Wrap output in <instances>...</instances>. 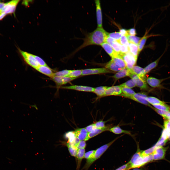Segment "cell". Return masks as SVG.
<instances>
[{
    "mask_svg": "<svg viewBox=\"0 0 170 170\" xmlns=\"http://www.w3.org/2000/svg\"><path fill=\"white\" fill-rule=\"evenodd\" d=\"M108 33L103 28L97 27L93 31L86 34L83 39V42L74 53L87 46L92 45H101L105 42Z\"/></svg>",
    "mask_w": 170,
    "mask_h": 170,
    "instance_id": "obj_1",
    "label": "cell"
},
{
    "mask_svg": "<svg viewBox=\"0 0 170 170\" xmlns=\"http://www.w3.org/2000/svg\"><path fill=\"white\" fill-rule=\"evenodd\" d=\"M122 136H123V135L116 138L111 142L101 146L95 150L93 158L91 160L87 161L84 168L87 169L93 162L101 156L107 149L116 140Z\"/></svg>",
    "mask_w": 170,
    "mask_h": 170,
    "instance_id": "obj_2",
    "label": "cell"
},
{
    "mask_svg": "<svg viewBox=\"0 0 170 170\" xmlns=\"http://www.w3.org/2000/svg\"><path fill=\"white\" fill-rule=\"evenodd\" d=\"M119 95L132 99L141 104L149 106L151 108L152 107L146 100V98L147 97L145 93H135L134 94L132 95H128L122 94Z\"/></svg>",
    "mask_w": 170,
    "mask_h": 170,
    "instance_id": "obj_3",
    "label": "cell"
},
{
    "mask_svg": "<svg viewBox=\"0 0 170 170\" xmlns=\"http://www.w3.org/2000/svg\"><path fill=\"white\" fill-rule=\"evenodd\" d=\"M18 50L24 60L28 64L35 69L39 66L33 54L23 51L19 48H18Z\"/></svg>",
    "mask_w": 170,
    "mask_h": 170,
    "instance_id": "obj_4",
    "label": "cell"
},
{
    "mask_svg": "<svg viewBox=\"0 0 170 170\" xmlns=\"http://www.w3.org/2000/svg\"><path fill=\"white\" fill-rule=\"evenodd\" d=\"M124 61L126 68L129 71H131L136 64L137 59L129 52L125 54H120L119 55Z\"/></svg>",
    "mask_w": 170,
    "mask_h": 170,
    "instance_id": "obj_5",
    "label": "cell"
},
{
    "mask_svg": "<svg viewBox=\"0 0 170 170\" xmlns=\"http://www.w3.org/2000/svg\"><path fill=\"white\" fill-rule=\"evenodd\" d=\"M153 160V153L144 156L141 155L131 165V168L140 167Z\"/></svg>",
    "mask_w": 170,
    "mask_h": 170,
    "instance_id": "obj_6",
    "label": "cell"
},
{
    "mask_svg": "<svg viewBox=\"0 0 170 170\" xmlns=\"http://www.w3.org/2000/svg\"><path fill=\"white\" fill-rule=\"evenodd\" d=\"M20 0H13L5 3L2 9V13L6 15L14 14L17 6L20 1Z\"/></svg>",
    "mask_w": 170,
    "mask_h": 170,
    "instance_id": "obj_7",
    "label": "cell"
},
{
    "mask_svg": "<svg viewBox=\"0 0 170 170\" xmlns=\"http://www.w3.org/2000/svg\"><path fill=\"white\" fill-rule=\"evenodd\" d=\"M128 76L133 80L136 85L140 89L145 90L148 89V86L144 79L139 76L132 71H129Z\"/></svg>",
    "mask_w": 170,
    "mask_h": 170,
    "instance_id": "obj_8",
    "label": "cell"
},
{
    "mask_svg": "<svg viewBox=\"0 0 170 170\" xmlns=\"http://www.w3.org/2000/svg\"><path fill=\"white\" fill-rule=\"evenodd\" d=\"M112 72L106 68L87 69L82 70V76L106 73Z\"/></svg>",
    "mask_w": 170,
    "mask_h": 170,
    "instance_id": "obj_9",
    "label": "cell"
},
{
    "mask_svg": "<svg viewBox=\"0 0 170 170\" xmlns=\"http://www.w3.org/2000/svg\"><path fill=\"white\" fill-rule=\"evenodd\" d=\"M94 1L96 6L97 27L102 28V15L100 1L99 0H96Z\"/></svg>",
    "mask_w": 170,
    "mask_h": 170,
    "instance_id": "obj_10",
    "label": "cell"
},
{
    "mask_svg": "<svg viewBox=\"0 0 170 170\" xmlns=\"http://www.w3.org/2000/svg\"><path fill=\"white\" fill-rule=\"evenodd\" d=\"M59 88L62 85L66 84L76 79L67 76H54L52 78Z\"/></svg>",
    "mask_w": 170,
    "mask_h": 170,
    "instance_id": "obj_11",
    "label": "cell"
},
{
    "mask_svg": "<svg viewBox=\"0 0 170 170\" xmlns=\"http://www.w3.org/2000/svg\"><path fill=\"white\" fill-rule=\"evenodd\" d=\"M61 87V88L63 89H72L80 91L93 92L94 91L95 88L89 86L76 85Z\"/></svg>",
    "mask_w": 170,
    "mask_h": 170,
    "instance_id": "obj_12",
    "label": "cell"
},
{
    "mask_svg": "<svg viewBox=\"0 0 170 170\" xmlns=\"http://www.w3.org/2000/svg\"><path fill=\"white\" fill-rule=\"evenodd\" d=\"M167 149V148L162 146L156 147L153 153L154 160H157L164 158Z\"/></svg>",
    "mask_w": 170,
    "mask_h": 170,
    "instance_id": "obj_13",
    "label": "cell"
},
{
    "mask_svg": "<svg viewBox=\"0 0 170 170\" xmlns=\"http://www.w3.org/2000/svg\"><path fill=\"white\" fill-rule=\"evenodd\" d=\"M169 77L162 79H158L155 78L150 77L147 78L146 82L147 83L152 87L159 88L161 87V84L165 80L168 79Z\"/></svg>",
    "mask_w": 170,
    "mask_h": 170,
    "instance_id": "obj_14",
    "label": "cell"
},
{
    "mask_svg": "<svg viewBox=\"0 0 170 170\" xmlns=\"http://www.w3.org/2000/svg\"><path fill=\"white\" fill-rule=\"evenodd\" d=\"M122 92L121 87L119 85L108 87L106 91L104 97L112 95H119Z\"/></svg>",
    "mask_w": 170,
    "mask_h": 170,
    "instance_id": "obj_15",
    "label": "cell"
},
{
    "mask_svg": "<svg viewBox=\"0 0 170 170\" xmlns=\"http://www.w3.org/2000/svg\"><path fill=\"white\" fill-rule=\"evenodd\" d=\"M74 134L76 137L80 140H87V139L88 133L85 128H81L76 129Z\"/></svg>",
    "mask_w": 170,
    "mask_h": 170,
    "instance_id": "obj_16",
    "label": "cell"
},
{
    "mask_svg": "<svg viewBox=\"0 0 170 170\" xmlns=\"http://www.w3.org/2000/svg\"><path fill=\"white\" fill-rule=\"evenodd\" d=\"M36 70L47 76L52 78L54 76V73L52 70L47 66H39Z\"/></svg>",
    "mask_w": 170,
    "mask_h": 170,
    "instance_id": "obj_17",
    "label": "cell"
},
{
    "mask_svg": "<svg viewBox=\"0 0 170 170\" xmlns=\"http://www.w3.org/2000/svg\"><path fill=\"white\" fill-rule=\"evenodd\" d=\"M101 46L111 58L119 55L115 51L111 46L108 43L105 42Z\"/></svg>",
    "mask_w": 170,
    "mask_h": 170,
    "instance_id": "obj_18",
    "label": "cell"
},
{
    "mask_svg": "<svg viewBox=\"0 0 170 170\" xmlns=\"http://www.w3.org/2000/svg\"><path fill=\"white\" fill-rule=\"evenodd\" d=\"M110 128L109 126H107L102 128H95L92 132L88 133L87 140H88L89 139L96 136L104 131L109 130Z\"/></svg>",
    "mask_w": 170,
    "mask_h": 170,
    "instance_id": "obj_19",
    "label": "cell"
},
{
    "mask_svg": "<svg viewBox=\"0 0 170 170\" xmlns=\"http://www.w3.org/2000/svg\"><path fill=\"white\" fill-rule=\"evenodd\" d=\"M111 58L115 64L122 69L126 68V64L124 61L119 55L115 56Z\"/></svg>",
    "mask_w": 170,
    "mask_h": 170,
    "instance_id": "obj_20",
    "label": "cell"
},
{
    "mask_svg": "<svg viewBox=\"0 0 170 170\" xmlns=\"http://www.w3.org/2000/svg\"><path fill=\"white\" fill-rule=\"evenodd\" d=\"M164 53L156 60L149 64L144 69L145 75L157 66L160 60Z\"/></svg>",
    "mask_w": 170,
    "mask_h": 170,
    "instance_id": "obj_21",
    "label": "cell"
},
{
    "mask_svg": "<svg viewBox=\"0 0 170 170\" xmlns=\"http://www.w3.org/2000/svg\"><path fill=\"white\" fill-rule=\"evenodd\" d=\"M129 71L126 68H123L116 73L113 77L115 79L117 80L125 77L128 76Z\"/></svg>",
    "mask_w": 170,
    "mask_h": 170,
    "instance_id": "obj_22",
    "label": "cell"
},
{
    "mask_svg": "<svg viewBox=\"0 0 170 170\" xmlns=\"http://www.w3.org/2000/svg\"><path fill=\"white\" fill-rule=\"evenodd\" d=\"M105 67L109 70L115 72L119 71L122 69L117 65L112 60L106 64Z\"/></svg>",
    "mask_w": 170,
    "mask_h": 170,
    "instance_id": "obj_23",
    "label": "cell"
},
{
    "mask_svg": "<svg viewBox=\"0 0 170 170\" xmlns=\"http://www.w3.org/2000/svg\"><path fill=\"white\" fill-rule=\"evenodd\" d=\"M128 47L129 52L137 59L139 54L138 45L133 43H129Z\"/></svg>",
    "mask_w": 170,
    "mask_h": 170,
    "instance_id": "obj_24",
    "label": "cell"
},
{
    "mask_svg": "<svg viewBox=\"0 0 170 170\" xmlns=\"http://www.w3.org/2000/svg\"><path fill=\"white\" fill-rule=\"evenodd\" d=\"M108 87L101 86L94 88L93 92L99 97H104L106 91Z\"/></svg>",
    "mask_w": 170,
    "mask_h": 170,
    "instance_id": "obj_25",
    "label": "cell"
},
{
    "mask_svg": "<svg viewBox=\"0 0 170 170\" xmlns=\"http://www.w3.org/2000/svg\"><path fill=\"white\" fill-rule=\"evenodd\" d=\"M131 71L139 76L143 79L145 75L144 68L138 66H134Z\"/></svg>",
    "mask_w": 170,
    "mask_h": 170,
    "instance_id": "obj_26",
    "label": "cell"
},
{
    "mask_svg": "<svg viewBox=\"0 0 170 170\" xmlns=\"http://www.w3.org/2000/svg\"><path fill=\"white\" fill-rule=\"evenodd\" d=\"M109 130L116 134H119L122 133H124L129 134H131L130 132L122 129L118 126L113 127L110 128Z\"/></svg>",
    "mask_w": 170,
    "mask_h": 170,
    "instance_id": "obj_27",
    "label": "cell"
},
{
    "mask_svg": "<svg viewBox=\"0 0 170 170\" xmlns=\"http://www.w3.org/2000/svg\"><path fill=\"white\" fill-rule=\"evenodd\" d=\"M146 99L149 104L152 105L165 104L164 102L153 97H147L146 98Z\"/></svg>",
    "mask_w": 170,
    "mask_h": 170,
    "instance_id": "obj_28",
    "label": "cell"
},
{
    "mask_svg": "<svg viewBox=\"0 0 170 170\" xmlns=\"http://www.w3.org/2000/svg\"><path fill=\"white\" fill-rule=\"evenodd\" d=\"M85 152V149H79L77 150L76 157L78 161V168L79 167L81 161L84 157Z\"/></svg>",
    "mask_w": 170,
    "mask_h": 170,
    "instance_id": "obj_29",
    "label": "cell"
},
{
    "mask_svg": "<svg viewBox=\"0 0 170 170\" xmlns=\"http://www.w3.org/2000/svg\"><path fill=\"white\" fill-rule=\"evenodd\" d=\"M152 108L165 119L168 120L169 117H170V111L158 110L153 107H152Z\"/></svg>",
    "mask_w": 170,
    "mask_h": 170,
    "instance_id": "obj_30",
    "label": "cell"
},
{
    "mask_svg": "<svg viewBox=\"0 0 170 170\" xmlns=\"http://www.w3.org/2000/svg\"><path fill=\"white\" fill-rule=\"evenodd\" d=\"M82 70H71L67 77L71 78H76L82 75Z\"/></svg>",
    "mask_w": 170,
    "mask_h": 170,
    "instance_id": "obj_31",
    "label": "cell"
},
{
    "mask_svg": "<svg viewBox=\"0 0 170 170\" xmlns=\"http://www.w3.org/2000/svg\"><path fill=\"white\" fill-rule=\"evenodd\" d=\"M127 37L129 43H133L138 45L141 38L135 36L128 35Z\"/></svg>",
    "mask_w": 170,
    "mask_h": 170,
    "instance_id": "obj_32",
    "label": "cell"
},
{
    "mask_svg": "<svg viewBox=\"0 0 170 170\" xmlns=\"http://www.w3.org/2000/svg\"><path fill=\"white\" fill-rule=\"evenodd\" d=\"M136 84L132 79L130 80L119 85L121 87H125L130 88L135 87Z\"/></svg>",
    "mask_w": 170,
    "mask_h": 170,
    "instance_id": "obj_33",
    "label": "cell"
},
{
    "mask_svg": "<svg viewBox=\"0 0 170 170\" xmlns=\"http://www.w3.org/2000/svg\"><path fill=\"white\" fill-rule=\"evenodd\" d=\"M69 151L72 156L76 157L78 150L75 146H72L68 143L67 144Z\"/></svg>",
    "mask_w": 170,
    "mask_h": 170,
    "instance_id": "obj_34",
    "label": "cell"
},
{
    "mask_svg": "<svg viewBox=\"0 0 170 170\" xmlns=\"http://www.w3.org/2000/svg\"><path fill=\"white\" fill-rule=\"evenodd\" d=\"M148 37L145 36L142 38L140 40L138 45V54L142 50L145 43Z\"/></svg>",
    "mask_w": 170,
    "mask_h": 170,
    "instance_id": "obj_35",
    "label": "cell"
},
{
    "mask_svg": "<svg viewBox=\"0 0 170 170\" xmlns=\"http://www.w3.org/2000/svg\"><path fill=\"white\" fill-rule=\"evenodd\" d=\"M121 45L117 41L115 40L110 45L115 51L119 55L120 53Z\"/></svg>",
    "mask_w": 170,
    "mask_h": 170,
    "instance_id": "obj_36",
    "label": "cell"
},
{
    "mask_svg": "<svg viewBox=\"0 0 170 170\" xmlns=\"http://www.w3.org/2000/svg\"><path fill=\"white\" fill-rule=\"evenodd\" d=\"M153 105L155 108L158 110L170 111V107L165 104L154 105Z\"/></svg>",
    "mask_w": 170,
    "mask_h": 170,
    "instance_id": "obj_37",
    "label": "cell"
},
{
    "mask_svg": "<svg viewBox=\"0 0 170 170\" xmlns=\"http://www.w3.org/2000/svg\"><path fill=\"white\" fill-rule=\"evenodd\" d=\"M71 70H65L56 72L54 73V76H67Z\"/></svg>",
    "mask_w": 170,
    "mask_h": 170,
    "instance_id": "obj_38",
    "label": "cell"
},
{
    "mask_svg": "<svg viewBox=\"0 0 170 170\" xmlns=\"http://www.w3.org/2000/svg\"><path fill=\"white\" fill-rule=\"evenodd\" d=\"M122 36L119 32L109 33L108 35V36L116 41L119 40Z\"/></svg>",
    "mask_w": 170,
    "mask_h": 170,
    "instance_id": "obj_39",
    "label": "cell"
},
{
    "mask_svg": "<svg viewBox=\"0 0 170 170\" xmlns=\"http://www.w3.org/2000/svg\"><path fill=\"white\" fill-rule=\"evenodd\" d=\"M123 94L128 95H132L135 94V92L131 88L125 87H121Z\"/></svg>",
    "mask_w": 170,
    "mask_h": 170,
    "instance_id": "obj_40",
    "label": "cell"
},
{
    "mask_svg": "<svg viewBox=\"0 0 170 170\" xmlns=\"http://www.w3.org/2000/svg\"><path fill=\"white\" fill-rule=\"evenodd\" d=\"M156 148V146L154 145L148 149L142 151L141 153V156H145L153 153L155 150Z\"/></svg>",
    "mask_w": 170,
    "mask_h": 170,
    "instance_id": "obj_41",
    "label": "cell"
},
{
    "mask_svg": "<svg viewBox=\"0 0 170 170\" xmlns=\"http://www.w3.org/2000/svg\"><path fill=\"white\" fill-rule=\"evenodd\" d=\"M121 45L128 46L129 42L127 36H122L119 40L117 41Z\"/></svg>",
    "mask_w": 170,
    "mask_h": 170,
    "instance_id": "obj_42",
    "label": "cell"
},
{
    "mask_svg": "<svg viewBox=\"0 0 170 170\" xmlns=\"http://www.w3.org/2000/svg\"><path fill=\"white\" fill-rule=\"evenodd\" d=\"M95 150L89 151L85 153L84 158L87 159V160H89L92 159L94 157Z\"/></svg>",
    "mask_w": 170,
    "mask_h": 170,
    "instance_id": "obj_43",
    "label": "cell"
},
{
    "mask_svg": "<svg viewBox=\"0 0 170 170\" xmlns=\"http://www.w3.org/2000/svg\"><path fill=\"white\" fill-rule=\"evenodd\" d=\"M142 152V151L140 150H138L137 151L133 156L129 163L131 165L137 159L141 156V153Z\"/></svg>",
    "mask_w": 170,
    "mask_h": 170,
    "instance_id": "obj_44",
    "label": "cell"
},
{
    "mask_svg": "<svg viewBox=\"0 0 170 170\" xmlns=\"http://www.w3.org/2000/svg\"><path fill=\"white\" fill-rule=\"evenodd\" d=\"M33 55L39 66H47L45 62L41 58L34 55Z\"/></svg>",
    "mask_w": 170,
    "mask_h": 170,
    "instance_id": "obj_45",
    "label": "cell"
},
{
    "mask_svg": "<svg viewBox=\"0 0 170 170\" xmlns=\"http://www.w3.org/2000/svg\"><path fill=\"white\" fill-rule=\"evenodd\" d=\"M69 138V140L70 143L72 142L74 140L76 136L74 132H70L66 134Z\"/></svg>",
    "mask_w": 170,
    "mask_h": 170,
    "instance_id": "obj_46",
    "label": "cell"
},
{
    "mask_svg": "<svg viewBox=\"0 0 170 170\" xmlns=\"http://www.w3.org/2000/svg\"><path fill=\"white\" fill-rule=\"evenodd\" d=\"M86 146L85 141L80 140L79 143L76 145L75 147L77 150L79 149H85Z\"/></svg>",
    "mask_w": 170,
    "mask_h": 170,
    "instance_id": "obj_47",
    "label": "cell"
},
{
    "mask_svg": "<svg viewBox=\"0 0 170 170\" xmlns=\"http://www.w3.org/2000/svg\"><path fill=\"white\" fill-rule=\"evenodd\" d=\"M120 50V54H125L129 52L128 46L126 45H121Z\"/></svg>",
    "mask_w": 170,
    "mask_h": 170,
    "instance_id": "obj_48",
    "label": "cell"
},
{
    "mask_svg": "<svg viewBox=\"0 0 170 170\" xmlns=\"http://www.w3.org/2000/svg\"><path fill=\"white\" fill-rule=\"evenodd\" d=\"M164 125L165 129L170 133V120L167 119L165 120Z\"/></svg>",
    "mask_w": 170,
    "mask_h": 170,
    "instance_id": "obj_49",
    "label": "cell"
},
{
    "mask_svg": "<svg viewBox=\"0 0 170 170\" xmlns=\"http://www.w3.org/2000/svg\"><path fill=\"white\" fill-rule=\"evenodd\" d=\"M131 165L129 162L124 165L115 170H128L131 168Z\"/></svg>",
    "mask_w": 170,
    "mask_h": 170,
    "instance_id": "obj_50",
    "label": "cell"
},
{
    "mask_svg": "<svg viewBox=\"0 0 170 170\" xmlns=\"http://www.w3.org/2000/svg\"><path fill=\"white\" fill-rule=\"evenodd\" d=\"M105 122L103 121H99L94 124L96 128H101L104 127Z\"/></svg>",
    "mask_w": 170,
    "mask_h": 170,
    "instance_id": "obj_51",
    "label": "cell"
},
{
    "mask_svg": "<svg viewBox=\"0 0 170 170\" xmlns=\"http://www.w3.org/2000/svg\"><path fill=\"white\" fill-rule=\"evenodd\" d=\"M96 128L94 124H93L87 126L85 129L89 133L92 132Z\"/></svg>",
    "mask_w": 170,
    "mask_h": 170,
    "instance_id": "obj_52",
    "label": "cell"
},
{
    "mask_svg": "<svg viewBox=\"0 0 170 170\" xmlns=\"http://www.w3.org/2000/svg\"><path fill=\"white\" fill-rule=\"evenodd\" d=\"M128 35L132 36H135L136 34V30L134 28H132L127 30Z\"/></svg>",
    "mask_w": 170,
    "mask_h": 170,
    "instance_id": "obj_53",
    "label": "cell"
},
{
    "mask_svg": "<svg viewBox=\"0 0 170 170\" xmlns=\"http://www.w3.org/2000/svg\"><path fill=\"white\" fill-rule=\"evenodd\" d=\"M119 32L122 36L125 35L127 36L128 35L127 33V30L124 29H120L119 30Z\"/></svg>",
    "mask_w": 170,
    "mask_h": 170,
    "instance_id": "obj_54",
    "label": "cell"
},
{
    "mask_svg": "<svg viewBox=\"0 0 170 170\" xmlns=\"http://www.w3.org/2000/svg\"><path fill=\"white\" fill-rule=\"evenodd\" d=\"M5 3L4 2H0V14L2 13V9L4 6Z\"/></svg>",
    "mask_w": 170,
    "mask_h": 170,
    "instance_id": "obj_55",
    "label": "cell"
},
{
    "mask_svg": "<svg viewBox=\"0 0 170 170\" xmlns=\"http://www.w3.org/2000/svg\"><path fill=\"white\" fill-rule=\"evenodd\" d=\"M7 15L5 14L2 13L0 14V21L3 19Z\"/></svg>",
    "mask_w": 170,
    "mask_h": 170,
    "instance_id": "obj_56",
    "label": "cell"
},
{
    "mask_svg": "<svg viewBox=\"0 0 170 170\" xmlns=\"http://www.w3.org/2000/svg\"><path fill=\"white\" fill-rule=\"evenodd\" d=\"M168 139L170 140V133L167 132Z\"/></svg>",
    "mask_w": 170,
    "mask_h": 170,
    "instance_id": "obj_57",
    "label": "cell"
},
{
    "mask_svg": "<svg viewBox=\"0 0 170 170\" xmlns=\"http://www.w3.org/2000/svg\"><path fill=\"white\" fill-rule=\"evenodd\" d=\"M133 170H143L142 169H139L138 168H136L134 169Z\"/></svg>",
    "mask_w": 170,
    "mask_h": 170,
    "instance_id": "obj_58",
    "label": "cell"
},
{
    "mask_svg": "<svg viewBox=\"0 0 170 170\" xmlns=\"http://www.w3.org/2000/svg\"><path fill=\"white\" fill-rule=\"evenodd\" d=\"M168 120H170V117H169Z\"/></svg>",
    "mask_w": 170,
    "mask_h": 170,
    "instance_id": "obj_59",
    "label": "cell"
}]
</instances>
